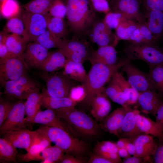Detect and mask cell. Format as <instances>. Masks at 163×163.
Here are the masks:
<instances>
[{"mask_svg":"<svg viewBox=\"0 0 163 163\" xmlns=\"http://www.w3.org/2000/svg\"><path fill=\"white\" fill-rule=\"evenodd\" d=\"M66 17L72 38L86 39L91 29L100 18L90 0H63Z\"/></svg>","mask_w":163,"mask_h":163,"instance_id":"cell-1","label":"cell"},{"mask_svg":"<svg viewBox=\"0 0 163 163\" xmlns=\"http://www.w3.org/2000/svg\"><path fill=\"white\" fill-rule=\"evenodd\" d=\"M129 60L126 58L110 65L98 63L91 64L84 83L86 96L83 103L88 107H90L92 99L103 91L105 85L109 81L114 74Z\"/></svg>","mask_w":163,"mask_h":163,"instance_id":"cell-2","label":"cell"},{"mask_svg":"<svg viewBox=\"0 0 163 163\" xmlns=\"http://www.w3.org/2000/svg\"><path fill=\"white\" fill-rule=\"evenodd\" d=\"M56 116L65 121L77 134L85 137L97 136L101 128L91 117L75 107H63L54 110Z\"/></svg>","mask_w":163,"mask_h":163,"instance_id":"cell-3","label":"cell"},{"mask_svg":"<svg viewBox=\"0 0 163 163\" xmlns=\"http://www.w3.org/2000/svg\"><path fill=\"white\" fill-rule=\"evenodd\" d=\"M37 130L61 149L65 153L82 157L88 150V145L85 142L62 129L44 125Z\"/></svg>","mask_w":163,"mask_h":163,"instance_id":"cell-4","label":"cell"},{"mask_svg":"<svg viewBox=\"0 0 163 163\" xmlns=\"http://www.w3.org/2000/svg\"><path fill=\"white\" fill-rule=\"evenodd\" d=\"M123 51L130 60H141L149 65H163V51L158 46L130 43Z\"/></svg>","mask_w":163,"mask_h":163,"instance_id":"cell-5","label":"cell"},{"mask_svg":"<svg viewBox=\"0 0 163 163\" xmlns=\"http://www.w3.org/2000/svg\"><path fill=\"white\" fill-rule=\"evenodd\" d=\"M57 50L66 59L83 64L88 60L94 50L86 39L73 38L63 39Z\"/></svg>","mask_w":163,"mask_h":163,"instance_id":"cell-6","label":"cell"},{"mask_svg":"<svg viewBox=\"0 0 163 163\" xmlns=\"http://www.w3.org/2000/svg\"><path fill=\"white\" fill-rule=\"evenodd\" d=\"M41 77L46 83V92L52 97H68L71 88L77 85V82L67 77L62 72L50 73L42 72Z\"/></svg>","mask_w":163,"mask_h":163,"instance_id":"cell-7","label":"cell"},{"mask_svg":"<svg viewBox=\"0 0 163 163\" xmlns=\"http://www.w3.org/2000/svg\"><path fill=\"white\" fill-rule=\"evenodd\" d=\"M6 96L17 99H26L32 92L39 89L37 83L27 74L5 82L2 86Z\"/></svg>","mask_w":163,"mask_h":163,"instance_id":"cell-8","label":"cell"},{"mask_svg":"<svg viewBox=\"0 0 163 163\" xmlns=\"http://www.w3.org/2000/svg\"><path fill=\"white\" fill-rule=\"evenodd\" d=\"M28 69L23 54L0 62L1 85L2 86L7 82L16 79L27 74Z\"/></svg>","mask_w":163,"mask_h":163,"instance_id":"cell-9","label":"cell"},{"mask_svg":"<svg viewBox=\"0 0 163 163\" xmlns=\"http://www.w3.org/2000/svg\"><path fill=\"white\" fill-rule=\"evenodd\" d=\"M110 11L118 13L125 18L140 23L146 22L140 10L141 0H110Z\"/></svg>","mask_w":163,"mask_h":163,"instance_id":"cell-10","label":"cell"},{"mask_svg":"<svg viewBox=\"0 0 163 163\" xmlns=\"http://www.w3.org/2000/svg\"><path fill=\"white\" fill-rule=\"evenodd\" d=\"M87 37L99 47L107 46L115 47L120 40L103 19L100 18L93 25Z\"/></svg>","mask_w":163,"mask_h":163,"instance_id":"cell-11","label":"cell"},{"mask_svg":"<svg viewBox=\"0 0 163 163\" xmlns=\"http://www.w3.org/2000/svg\"><path fill=\"white\" fill-rule=\"evenodd\" d=\"M48 13L47 14L30 12L24 10L21 14L30 41L34 42L47 29Z\"/></svg>","mask_w":163,"mask_h":163,"instance_id":"cell-12","label":"cell"},{"mask_svg":"<svg viewBox=\"0 0 163 163\" xmlns=\"http://www.w3.org/2000/svg\"><path fill=\"white\" fill-rule=\"evenodd\" d=\"M25 102L19 100L16 101L5 120L0 126L1 134L7 132L26 128L28 124L24 120Z\"/></svg>","mask_w":163,"mask_h":163,"instance_id":"cell-13","label":"cell"},{"mask_svg":"<svg viewBox=\"0 0 163 163\" xmlns=\"http://www.w3.org/2000/svg\"><path fill=\"white\" fill-rule=\"evenodd\" d=\"M122 68L127 76L128 81L137 91L140 93L148 90L155 91L148 74H145L133 65L130 60Z\"/></svg>","mask_w":163,"mask_h":163,"instance_id":"cell-14","label":"cell"},{"mask_svg":"<svg viewBox=\"0 0 163 163\" xmlns=\"http://www.w3.org/2000/svg\"><path fill=\"white\" fill-rule=\"evenodd\" d=\"M2 138L16 148L24 149L28 152L37 138L36 130L22 128L5 133Z\"/></svg>","mask_w":163,"mask_h":163,"instance_id":"cell-15","label":"cell"},{"mask_svg":"<svg viewBox=\"0 0 163 163\" xmlns=\"http://www.w3.org/2000/svg\"><path fill=\"white\" fill-rule=\"evenodd\" d=\"M50 52L48 49L36 42H33L27 44L23 56L29 69H38Z\"/></svg>","mask_w":163,"mask_h":163,"instance_id":"cell-16","label":"cell"},{"mask_svg":"<svg viewBox=\"0 0 163 163\" xmlns=\"http://www.w3.org/2000/svg\"><path fill=\"white\" fill-rule=\"evenodd\" d=\"M31 123H38L47 126L62 129L75 137L78 134L65 121L58 117L54 110L47 109L39 110L32 120Z\"/></svg>","mask_w":163,"mask_h":163,"instance_id":"cell-17","label":"cell"},{"mask_svg":"<svg viewBox=\"0 0 163 163\" xmlns=\"http://www.w3.org/2000/svg\"><path fill=\"white\" fill-rule=\"evenodd\" d=\"M130 106L117 107L107 115L99 124L101 129L119 137V132L124 117Z\"/></svg>","mask_w":163,"mask_h":163,"instance_id":"cell-18","label":"cell"},{"mask_svg":"<svg viewBox=\"0 0 163 163\" xmlns=\"http://www.w3.org/2000/svg\"><path fill=\"white\" fill-rule=\"evenodd\" d=\"M153 136L141 134L132 139L136 149L134 156L144 158L148 162L152 161L151 157L152 158L158 146Z\"/></svg>","mask_w":163,"mask_h":163,"instance_id":"cell-19","label":"cell"},{"mask_svg":"<svg viewBox=\"0 0 163 163\" xmlns=\"http://www.w3.org/2000/svg\"><path fill=\"white\" fill-rule=\"evenodd\" d=\"M163 103L161 96L152 90L139 93L137 102L142 112L155 117Z\"/></svg>","mask_w":163,"mask_h":163,"instance_id":"cell-20","label":"cell"},{"mask_svg":"<svg viewBox=\"0 0 163 163\" xmlns=\"http://www.w3.org/2000/svg\"><path fill=\"white\" fill-rule=\"evenodd\" d=\"M143 14L147 26L153 35L159 40L163 34V12L145 9Z\"/></svg>","mask_w":163,"mask_h":163,"instance_id":"cell-21","label":"cell"},{"mask_svg":"<svg viewBox=\"0 0 163 163\" xmlns=\"http://www.w3.org/2000/svg\"><path fill=\"white\" fill-rule=\"evenodd\" d=\"M115 47L107 46L99 47L94 50L88 60L91 64L98 63L106 65H112L117 61V52Z\"/></svg>","mask_w":163,"mask_h":163,"instance_id":"cell-22","label":"cell"},{"mask_svg":"<svg viewBox=\"0 0 163 163\" xmlns=\"http://www.w3.org/2000/svg\"><path fill=\"white\" fill-rule=\"evenodd\" d=\"M137 126L142 134L157 137L161 142H163V132L155 121L140 114L138 110L135 114Z\"/></svg>","mask_w":163,"mask_h":163,"instance_id":"cell-23","label":"cell"},{"mask_svg":"<svg viewBox=\"0 0 163 163\" xmlns=\"http://www.w3.org/2000/svg\"><path fill=\"white\" fill-rule=\"evenodd\" d=\"M139 110L131 108L126 113L119 132L123 138L133 139L142 134L139 129L136 121L135 114Z\"/></svg>","mask_w":163,"mask_h":163,"instance_id":"cell-24","label":"cell"},{"mask_svg":"<svg viewBox=\"0 0 163 163\" xmlns=\"http://www.w3.org/2000/svg\"><path fill=\"white\" fill-rule=\"evenodd\" d=\"M66 59L63 54L58 50L50 52L38 69L42 71L43 73H46L56 72L64 68Z\"/></svg>","mask_w":163,"mask_h":163,"instance_id":"cell-25","label":"cell"},{"mask_svg":"<svg viewBox=\"0 0 163 163\" xmlns=\"http://www.w3.org/2000/svg\"><path fill=\"white\" fill-rule=\"evenodd\" d=\"M37 139L30 148L28 152L25 154H18V160L21 162H27L33 160L34 158L40 152L51 145L52 142L46 136L40 133L37 129Z\"/></svg>","mask_w":163,"mask_h":163,"instance_id":"cell-26","label":"cell"},{"mask_svg":"<svg viewBox=\"0 0 163 163\" xmlns=\"http://www.w3.org/2000/svg\"><path fill=\"white\" fill-rule=\"evenodd\" d=\"M43 94L40 92V89L34 91L28 96L25 102V122L28 124L31 122L39 110L42 105Z\"/></svg>","mask_w":163,"mask_h":163,"instance_id":"cell-27","label":"cell"},{"mask_svg":"<svg viewBox=\"0 0 163 163\" xmlns=\"http://www.w3.org/2000/svg\"><path fill=\"white\" fill-rule=\"evenodd\" d=\"M83 64L67 59L62 72L69 78L77 82L85 83L87 73Z\"/></svg>","mask_w":163,"mask_h":163,"instance_id":"cell-28","label":"cell"},{"mask_svg":"<svg viewBox=\"0 0 163 163\" xmlns=\"http://www.w3.org/2000/svg\"><path fill=\"white\" fill-rule=\"evenodd\" d=\"M104 92L113 101L119 104L122 106L128 107V99L121 89L115 79L112 76L108 82Z\"/></svg>","mask_w":163,"mask_h":163,"instance_id":"cell-29","label":"cell"},{"mask_svg":"<svg viewBox=\"0 0 163 163\" xmlns=\"http://www.w3.org/2000/svg\"><path fill=\"white\" fill-rule=\"evenodd\" d=\"M113 77L127 97L128 106H130L137 103L139 93L132 86L120 73L117 71L114 74Z\"/></svg>","mask_w":163,"mask_h":163,"instance_id":"cell-30","label":"cell"},{"mask_svg":"<svg viewBox=\"0 0 163 163\" xmlns=\"http://www.w3.org/2000/svg\"><path fill=\"white\" fill-rule=\"evenodd\" d=\"M47 29L62 39H68L69 32L67 22L64 18L50 16L48 14Z\"/></svg>","mask_w":163,"mask_h":163,"instance_id":"cell-31","label":"cell"},{"mask_svg":"<svg viewBox=\"0 0 163 163\" xmlns=\"http://www.w3.org/2000/svg\"><path fill=\"white\" fill-rule=\"evenodd\" d=\"M28 42L22 37L13 34L7 37L5 44L11 57L22 55Z\"/></svg>","mask_w":163,"mask_h":163,"instance_id":"cell-32","label":"cell"},{"mask_svg":"<svg viewBox=\"0 0 163 163\" xmlns=\"http://www.w3.org/2000/svg\"><path fill=\"white\" fill-rule=\"evenodd\" d=\"M43 98L42 105L47 109L56 110L61 108L75 107L77 103L72 101L69 97H56L50 96L45 90L42 92Z\"/></svg>","mask_w":163,"mask_h":163,"instance_id":"cell-33","label":"cell"},{"mask_svg":"<svg viewBox=\"0 0 163 163\" xmlns=\"http://www.w3.org/2000/svg\"><path fill=\"white\" fill-rule=\"evenodd\" d=\"M134 43L158 46V40L151 32L146 22L140 23L138 28L135 31L133 37Z\"/></svg>","mask_w":163,"mask_h":163,"instance_id":"cell-34","label":"cell"},{"mask_svg":"<svg viewBox=\"0 0 163 163\" xmlns=\"http://www.w3.org/2000/svg\"><path fill=\"white\" fill-rule=\"evenodd\" d=\"M64 154L56 145H50L40 152L34 158L33 161H41V163H57Z\"/></svg>","mask_w":163,"mask_h":163,"instance_id":"cell-35","label":"cell"},{"mask_svg":"<svg viewBox=\"0 0 163 163\" xmlns=\"http://www.w3.org/2000/svg\"><path fill=\"white\" fill-rule=\"evenodd\" d=\"M140 23L123 17L115 29V34L119 40H128Z\"/></svg>","mask_w":163,"mask_h":163,"instance_id":"cell-36","label":"cell"},{"mask_svg":"<svg viewBox=\"0 0 163 163\" xmlns=\"http://www.w3.org/2000/svg\"><path fill=\"white\" fill-rule=\"evenodd\" d=\"M20 16L8 19L4 27L3 30L9 33L18 35L28 42L30 41V38L21 15Z\"/></svg>","mask_w":163,"mask_h":163,"instance_id":"cell-37","label":"cell"},{"mask_svg":"<svg viewBox=\"0 0 163 163\" xmlns=\"http://www.w3.org/2000/svg\"><path fill=\"white\" fill-rule=\"evenodd\" d=\"M148 75L155 90L163 95V65H149Z\"/></svg>","mask_w":163,"mask_h":163,"instance_id":"cell-38","label":"cell"},{"mask_svg":"<svg viewBox=\"0 0 163 163\" xmlns=\"http://www.w3.org/2000/svg\"><path fill=\"white\" fill-rule=\"evenodd\" d=\"M53 0H31L23 5L24 10L33 13L47 14L51 7Z\"/></svg>","mask_w":163,"mask_h":163,"instance_id":"cell-39","label":"cell"},{"mask_svg":"<svg viewBox=\"0 0 163 163\" xmlns=\"http://www.w3.org/2000/svg\"><path fill=\"white\" fill-rule=\"evenodd\" d=\"M0 14L8 19L20 15L21 10L17 0H5L0 3Z\"/></svg>","mask_w":163,"mask_h":163,"instance_id":"cell-40","label":"cell"},{"mask_svg":"<svg viewBox=\"0 0 163 163\" xmlns=\"http://www.w3.org/2000/svg\"><path fill=\"white\" fill-rule=\"evenodd\" d=\"M63 40L56 37L47 29L39 35L34 42L39 43L48 50L53 48L58 49Z\"/></svg>","mask_w":163,"mask_h":163,"instance_id":"cell-41","label":"cell"},{"mask_svg":"<svg viewBox=\"0 0 163 163\" xmlns=\"http://www.w3.org/2000/svg\"><path fill=\"white\" fill-rule=\"evenodd\" d=\"M16 148L3 138H0V161L17 162L18 159Z\"/></svg>","mask_w":163,"mask_h":163,"instance_id":"cell-42","label":"cell"},{"mask_svg":"<svg viewBox=\"0 0 163 163\" xmlns=\"http://www.w3.org/2000/svg\"><path fill=\"white\" fill-rule=\"evenodd\" d=\"M111 109V104L108 100L98 107L91 109V113L96 121L100 122L109 114Z\"/></svg>","mask_w":163,"mask_h":163,"instance_id":"cell-43","label":"cell"},{"mask_svg":"<svg viewBox=\"0 0 163 163\" xmlns=\"http://www.w3.org/2000/svg\"><path fill=\"white\" fill-rule=\"evenodd\" d=\"M66 8L63 0H53L48 14L51 16L64 18L66 16Z\"/></svg>","mask_w":163,"mask_h":163,"instance_id":"cell-44","label":"cell"},{"mask_svg":"<svg viewBox=\"0 0 163 163\" xmlns=\"http://www.w3.org/2000/svg\"><path fill=\"white\" fill-rule=\"evenodd\" d=\"M0 99V126L5 120L10 111L16 101H13L12 98L7 96Z\"/></svg>","mask_w":163,"mask_h":163,"instance_id":"cell-45","label":"cell"},{"mask_svg":"<svg viewBox=\"0 0 163 163\" xmlns=\"http://www.w3.org/2000/svg\"><path fill=\"white\" fill-rule=\"evenodd\" d=\"M86 96V91L84 83L77 85L71 89L68 97L72 101L77 103L83 101Z\"/></svg>","mask_w":163,"mask_h":163,"instance_id":"cell-46","label":"cell"},{"mask_svg":"<svg viewBox=\"0 0 163 163\" xmlns=\"http://www.w3.org/2000/svg\"><path fill=\"white\" fill-rule=\"evenodd\" d=\"M118 150L116 143L109 141H103L97 143L94 148V153L97 154L107 152L118 153Z\"/></svg>","mask_w":163,"mask_h":163,"instance_id":"cell-47","label":"cell"},{"mask_svg":"<svg viewBox=\"0 0 163 163\" xmlns=\"http://www.w3.org/2000/svg\"><path fill=\"white\" fill-rule=\"evenodd\" d=\"M123 17V16L120 13L110 11L106 14L103 20L111 29H115Z\"/></svg>","mask_w":163,"mask_h":163,"instance_id":"cell-48","label":"cell"},{"mask_svg":"<svg viewBox=\"0 0 163 163\" xmlns=\"http://www.w3.org/2000/svg\"><path fill=\"white\" fill-rule=\"evenodd\" d=\"M92 6L97 12L105 14L110 11L109 3L107 0H90Z\"/></svg>","mask_w":163,"mask_h":163,"instance_id":"cell-49","label":"cell"},{"mask_svg":"<svg viewBox=\"0 0 163 163\" xmlns=\"http://www.w3.org/2000/svg\"><path fill=\"white\" fill-rule=\"evenodd\" d=\"M145 9L157 10L163 12V0H141Z\"/></svg>","mask_w":163,"mask_h":163,"instance_id":"cell-50","label":"cell"},{"mask_svg":"<svg viewBox=\"0 0 163 163\" xmlns=\"http://www.w3.org/2000/svg\"><path fill=\"white\" fill-rule=\"evenodd\" d=\"M82 157H76L69 153L64 154L57 163H83L85 162Z\"/></svg>","mask_w":163,"mask_h":163,"instance_id":"cell-51","label":"cell"},{"mask_svg":"<svg viewBox=\"0 0 163 163\" xmlns=\"http://www.w3.org/2000/svg\"><path fill=\"white\" fill-rule=\"evenodd\" d=\"M157 148L152 158V162L163 163V142Z\"/></svg>","mask_w":163,"mask_h":163,"instance_id":"cell-52","label":"cell"},{"mask_svg":"<svg viewBox=\"0 0 163 163\" xmlns=\"http://www.w3.org/2000/svg\"><path fill=\"white\" fill-rule=\"evenodd\" d=\"M87 163H113L110 160L99 154L94 153L91 155Z\"/></svg>","mask_w":163,"mask_h":163,"instance_id":"cell-53","label":"cell"},{"mask_svg":"<svg viewBox=\"0 0 163 163\" xmlns=\"http://www.w3.org/2000/svg\"><path fill=\"white\" fill-rule=\"evenodd\" d=\"M11 57L5 42L0 43V62L4 61Z\"/></svg>","mask_w":163,"mask_h":163,"instance_id":"cell-54","label":"cell"},{"mask_svg":"<svg viewBox=\"0 0 163 163\" xmlns=\"http://www.w3.org/2000/svg\"><path fill=\"white\" fill-rule=\"evenodd\" d=\"M155 117L156 122L163 132V103L158 109Z\"/></svg>","mask_w":163,"mask_h":163,"instance_id":"cell-55","label":"cell"},{"mask_svg":"<svg viewBox=\"0 0 163 163\" xmlns=\"http://www.w3.org/2000/svg\"><path fill=\"white\" fill-rule=\"evenodd\" d=\"M148 162L144 158L133 156L124 158L122 161L123 163H142Z\"/></svg>","mask_w":163,"mask_h":163,"instance_id":"cell-56","label":"cell"},{"mask_svg":"<svg viewBox=\"0 0 163 163\" xmlns=\"http://www.w3.org/2000/svg\"><path fill=\"white\" fill-rule=\"evenodd\" d=\"M125 148L131 155H135L136 149L132 139L127 138Z\"/></svg>","mask_w":163,"mask_h":163,"instance_id":"cell-57","label":"cell"},{"mask_svg":"<svg viewBox=\"0 0 163 163\" xmlns=\"http://www.w3.org/2000/svg\"><path fill=\"white\" fill-rule=\"evenodd\" d=\"M118 154L120 158H126L131 156L126 148L118 149Z\"/></svg>","mask_w":163,"mask_h":163,"instance_id":"cell-58","label":"cell"},{"mask_svg":"<svg viewBox=\"0 0 163 163\" xmlns=\"http://www.w3.org/2000/svg\"><path fill=\"white\" fill-rule=\"evenodd\" d=\"M127 139V138L122 137L117 141L116 144L118 149L125 148Z\"/></svg>","mask_w":163,"mask_h":163,"instance_id":"cell-59","label":"cell"},{"mask_svg":"<svg viewBox=\"0 0 163 163\" xmlns=\"http://www.w3.org/2000/svg\"><path fill=\"white\" fill-rule=\"evenodd\" d=\"M9 34V33L4 30L0 32V43L5 42L6 39Z\"/></svg>","mask_w":163,"mask_h":163,"instance_id":"cell-60","label":"cell"},{"mask_svg":"<svg viewBox=\"0 0 163 163\" xmlns=\"http://www.w3.org/2000/svg\"><path fill=\"white\" fill-rule=\"evenodd\" d=\"M5 0H0V3H1Z\"/></svg>","mask_w":163,"mask_h":163,"instance_id":"cell-61","label":"cell"}]
</instances>
